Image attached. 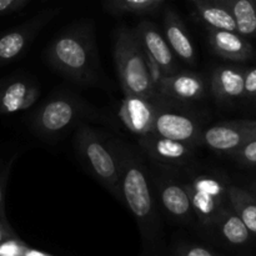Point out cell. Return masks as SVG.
Returning a JSON list of instances; mask_svg holds the SVG:
<instances>
[{
  "instance_id": "1",
  "label": "cell",
  "mask_w": 256,
  "mask_h": 256,
  "mask_svg": "<svg viewBox=\"0 0 256 256\" xmlns=\"http://www.w3.org/2000/svg\"><path fill=\"white\" fill-rule=\"evenodd\" d=\"M46 60L72 82L88 84L96 80L99 58L92 22H74L60 32L48 46Z\"/></svg>"
},
{
  "instance_id": "2",
  "label": "cell",
  "mask_w": 256,
  "mask_h": 256,
  "mask_svg": "<svg viewBox=\"0 0 256 256\" xmlns=\"http://www.w3.org/2000/svg\"><path fill=\"white\" fill-rule=\"evenodd\" d=\"M122 168V202L135 218L145 242H152L160 232L156 205L152 196L148 172L142 162L124 148L116 149Z\"/></svg>"
},
{
  "instance_id": "3",
  "label": "cell",
  "mask_w": 256,
  "mask_h": 256,
  "mask_svg": "<svg viewBox=\"0 0 256 256\" xmlns=\"http://www.w3.org/2000/svg\"><path fill=\"white\" fill-rule=\"evenodd\" d=\"M114 60L124 95H140L156 99L146 66V58L135 29L122 26L114 40Z\"/></svg>"
},
{
  "instance_id": "4",
  "label": "cell",
  "mask_w": 256,
  "mask_h": 256,
  "mask_svg": "<svg viewBox=\"0 0 256 256\" xmlns=\"http://www.w3.org/2000/svg\"><path fill=\"white\" fill-rule=\"evenodd\" d=\"M76 150L95 178L122 202L120 168L116 149H110L102 138L88 125H80L75 135Z\"/></svg>"
},
{
  "instance_id": "5",
  "label": "cell",
  "mask_w": 256,
  "mask_h": 256,
  "mask_svg": "<svg viewBox=\"0 0 256 256\" xmlns=\"http://www.w3.org/2000/svg\"><path fill=\"white\" fill-rule=\"evenodd\" d=\"M80 110L79 102L72 98H52L35 112L32 120V130L40 136H56L74 124Z\"/></svg>"
},
{
  "instance_id": "6",
  "label": "cell",
  "mask_w": 256,
  "mask_h": 256,
  "mask_svg": "<svg viewBox=\"0 0 256 256\" xmlns=\"http://www.w3.org/2000/svg\"><path fill=\"white\" fill-rule=\"evenodd\" d=\"M152 134L188 142L194 146L202 144V128L192 115L168 106L162 96L156 99V114L152 129Z\"/></svg>"
},
{
  "instance_id": "7",
  "label": "cell",
  "mask_w": 256,
  "mask_h": 256,
  "mask_svg": "<svg viewBox=\"0 0 256 256\" xmlns=\"http://www.w3.org/2000/svg\"><path fill=\"white\" fill-rule=\"evenodd\" d=\"M256 136V120H235L215 124L202 130L200 142L212 152L232 155Z\"/></svg>"
},
{
  "instance_id": "8",
  "label": "cell",
  "mask_w": 256,
  "mask_h": 256,
  "mask_svg": "<svg viewBox=\"0 0 256 256\" xmlns=\"http://www.w3.org/2000/svg\"><path fill=\"white\" fill-rule=\"evenodd\" d=\"M56 14V10H46L29 22L15 26L0 35V66L19 59L28 50L38 32Z\"/></svg>"
},
{
  "instance_id": "9",
  "label": "cell",
  "mask_w": 256,
  "mask_h": 256,
  "mask_svg": "<svg viewBox=\"0 0 256 256\" xmlns=\"http://www.w3.org/2000/svg\"><path fill=\"white\" fill-rule=\"evenodd\" d=\"M139 145L149 158L162 164H186L194 158V145L160 136L152 132L140 135Z\"/></svg>"
},
{
  "instance_id": "10",
  "label": "cell",
  "mask_w": 256,
  "mask_h": 256,
  "mask_svg": "<svg viewBox=\"0 0 256 256\" xmlns=\"http://www.w3.org/2000/svg\"><path fill=\"white\" fill-rule=\"evenodd\" d=\"M158 94L162 99L184 104L199 102L205 95V82L194 72H176L162 80Z\"/></svg>"
},
{
  "instance_id": "11",
  "label": "cell",
  "mask_w": 256,
  "mask_h": 256,
  "mask_svg": "<svg viewBox=\"0 0 256 256\" xmlns=\"http://www.w3.org/2000/svg\"><path fill=\"white\" fill-rule=\"evenodd\" d=\"M156 99L152 100L140 95H125L120 105L119 118L128 130L139 136L152 132L156 114Z\"/></svg>"
},
{
  "instance_id": "12",
  "label": "cell",
  "mask_w": 256,
  "mask_h": 256,
  "mask_svg": "<svg viewBox=\"0 0 256 256\" xmlns=\"http://www.w3.org/2000/svg\"><path fill=\"white\" fill-rule=\"evenodd\" d=\"M135 32L139 38L142 50L162 66L166 76L178 72L175 54L170 49L165 36L160 32L154 22L149 20H142L135 28Z\"/></svg>"
},
{
  "instance_id": "13",
  "label": "cell",
  "mask_w": 256,
  "mask_h": 256,
  "mask_svg": "<svg viewBox=\"0 0 256 256\" xmlns=\"http://www.w3.org/2000/svg\"><path fill=\"white\" fill-rule=\"evenodd\" d=\"M208 39L212 52L225 60L242 62L254 55V48L249 40L238 32L208 29Z\"/></svg>"
},
{
  "instance_id": "14",
  "label": "cell",
  "mask_w": 256,
  "mask_h": 256,
  "mask_svg": "<svg viewBox=\"0 0 256 256\" xmlns=\"http://www.w3.org/2000/svg\"><path fill=\"white\" fill-rule=\"evenodd\" d=\"M245 69L235 65H220L215 68L210 79V89L220 102L242 99L244 95Z\"/></svg>"
},
{
  "instance_id": "15",
  "label": "cell",
  "mask_w": 256,
  "mask_h": 256,
  "mask_svg": "<svg viewBox=\"0 0 256 256\" xmlns=\"http://www.w3.org/2000/svg\"><path fill=\"white\" fill-rule=\"evenodd\" d=\"M164 36L170 49L186 64H196V50L190 39L189 32L175 10L166 9L164 15Z\"/></svg>"
},
{
  "instance_id": "16",
  "label": "cell",
  "mask_w": 256,
  "mask_h": 256,
  "mask_svg": "<svg viewBox=\"0 0 256 256\" xmlns=\"http://www.w3.org/2000/svg\"><path fill=\"white\" fill-rule=\"evenodd\" d=\"M159 202L165 212L179 222H190L194 215L189 194L184 184L164 179L156 186Z\"/></svg>"
},
{
  "instance_id": "17",
  "label": "cell",
  "mask_w": 256,
  "mask_h": 256,
  "mask_svg": "<svg viewBox=\"0 0 256 256\" xmlns=\"http://www.w3.org/2000/svg\"><path fill=\"white\" fill-rule=\"evenodd\" d=\"M39 88L26 80H12L0 86V114L26 110L39 98Z\"/></svg>"
},
{
  "instance_id": "18",
  "label": "cell",
  "mask_w": 256,
  "mask_h": 256,
  "mask_svg": "<svg viewBox=\"0 0 256 256\" xmlns=\"http://www.w3.org/2000/svg\"><path fill=\"white\" fill-rule=\"evenodd\" d=\"M192 202V212L204 226H214L220 212L224 208V198H218L194 189L190 184H185Z\"/></svg>"
},
{
  "instance_id": "19",
  "label": "cell",
  "mask_w": 256,
  "mask_h": 256,
  "mask_svg": "<svg viewBox=\"0 0 256 256\" xmlns=\"http://www.w3.org/2000/svg\"><path fill=\"white\" fill-rule=\"evenodd\" d=\"M192 2L208 29L236 32L234 16L225 5L214 0H194Z\"/></svg>"
},
{
  "instance_id": "20",
  "label": "cell",
  "mask_w": 256,
  "mask_h": 256,
  "mask_svg": "<svg viewBox=\"0 0 256 256\" xmlns=\"http://www.w3.org/2000/svg\"><path fill=\"white\" fill-rule=\"evenodd\" d=\"M214 228L219 232L222 239L235 246H242L248 244L252 239V232L248 230L239 215L232 208L224 206L215 222Z\"/></svg>"
},
{
  "instance_id": "21",
  "label": "cell",
  "mask_w": 256,
  "mask_h": 256,
  "mask_svg": "<svg viewBox=\"0 0 256 256\" xmlns=\"http://www.w3.org/2000/svg\"><path fill=\"white\" fill-rule=\"evenodd\" d=\"M226 199L230 208L256 238V198L248 189L232 185L226 190Z\"/></svg>"
},
{
  "instance_id": "22",
  "label": "cell",
  "mask_w": 256,
  "mask_h": 256,
  "mask_svg": "<svg viewBox=\"0 0 256 256\" xmlns=\"http://www.w3.org/2000/svg\"><path fill=\"white\" fill-rule=\"evenodd\" d=\"M225 5L232 14L236 32L242 36L256 38V2L252 0H214Z\"/></svg>"
},
{
  "instance_id": "23",
  "label": "cell",
  "mask_w": 256,
  "mask_h": 256,
  "mask_svg": "<svg viewBox=\"0 0 256 256\" xmlns=\"http://www.w3.org/2000/svg\"><path fill=\"white\" fill-rule=\"evenodd\" d=\"M164 0H106V8L112 12L145 14L156 9Z\"/></svg>"
},
{
  "instance_id": "24",
  "label": "cell",
  "mask_w": 256,
  "mask_h": 256,
  "mask_svg": "<svg viewBox=\"0 0 256 256\" xmlns=\"http://www.w3.org/2000/svg\"><path fill=\"white\" fill-rule=\"evenodd\" d=\"M194 189L200 190L206 194L214 195L218 198H226V190L228 188L224 186L222 182L216 178L212 176H198L190 182Z\"/></svg>"
},
{
  "instance_id": "25",
  "label": "cell",
  "mask_w": 256,
  "mask_h": 256,
  "mask_svg": "<svg viewBox=\"0 0 256 256\" xmlns=\"http://www.w3.org/2000/svg\"><path fill=\"white\" fill-rule=\"evenodd\" d=\"M232 156L242 166L256 169V136L242 145Z\"/></svg>"
},
{
  "instance_id": "26",
  "label": "cell",
  "mask_w": 256,
  "mask_h": 256,
  "mask_svg": "<svg viewBox=\"0 0 256 256\" xmlns=\"http://www.w3.org/2000/svg\"><path fill=\"white\" fill-rule=\"evenodd\" d=\"M145 58H146V66H148V72H149V78H150V82H152V86H154L155 92H159L160 89V85H162V80L166 78V74L164 72V70L162 69L159 64L152 59L150 55H148L145 52ZM159 95V94H158Z\"/></svg>"
},
{
  "instance_id": "27",
  "label": "cell",
  "mask_w": 256,
  "mask_h": 256,
  "mask_svg": "<svg viewBox=\"0 0 256 256\" xmlns=\"http://www.w3.org/2000/svg\"><path fill=\"white\" fill-rule=\"evenodd\" d=\"M246 100H255L256 98V68L245 69L244 95Z\"/></svg>"
},
{
  "instance_id": "28",
  "label": "cell",
  "mask_w": 256,
  "mask_h": 256,
  "mask_svg": "<svg viewBox=\"0 0 256 256\" xmlns=\"http://www.w3.org/2000/svg\"><path fill=\"white\" fill-rule=\"evenodd\" d=\"M179 256H216L212 250L200 245H188L182 246L179 252Z\"/></svg>"
},
{
  "instance_id": "29",
  "label": "cell",
  "mask_w": 256,
  "mask_h": 256,
  "mask_svg": "<svg viewBox=\"0 0 256 256\" xmlns=\"http://www.w3.org/2000/svg\"><path fill=\"white\" fill-rule=\"evenodd\" d=\"M29 0H0V16L22 9Z\"/></svg>"
},
{
  "instance_id": "30",
  "label": "cell",
  "mask_w": 256,
  "mask_h": 256,
  "mask_svg": "<svg viewBox=\"0 0 256 256\" xmlns=\"http://www.w3.org/2000/svg\"><path fill=\"white\" fill-rule=\"evenodd\" d=\"M9 240H16V235H15L14 230L10 228L8 219L0 218V245L9 242Z\"/></svg>"
},
{
  "instance_id": "31",
  "label": "cell",
  "mask_w": 256,
  "mask_h": 256,
  "mask_svg": "<svg viewBox=\"0 0 256 256\" xmlns=\"http://www.w3.org/2000/svg\"><path fill=\"white\" fill-rule=\"evenodd\" d=\"M0 218H2V219H6V214H5L4 184H2V179H0Z\"/></svg>"
},
{
  "instance_id": "32",
  "label": "cell",
  "mask_w": 256,
  "mask_h": 256,
  "mask_svg": "<svg viewBox=\"0 0 256 256\" xmlns=\"http://www.w3.org/2000/svg\"><path fill=\"white\" fill-rule=\"evenodd\" d=\"M248 190H249V192H252V194L254 195V196L256 198V182H252V184L250 185V186H249V189H248Z\"/></svg>"
},
{
  "instance_id": "33",
  "label": "cell",
  "mask_w": 256,
  "mask_h": 256,
  "mask_svg": "<svg viewBox=\"0 0 256 256\" xmlns=\"http://www.w3.org/2000/svg\"><path fill=\"white\" fill-rule=\"evenodd\" d=\"M189 2H194V0H189Z\"/></svg>"
},
{
  "instance_id": "34",
  "label": "cell",
  "mask_w": 256,
  "mask_h": 256,
  "mask_svg": "<svg viewBox=\"0 0 256 256\" xmlns=\"http://www.w3.org/2000/svg\"><path fill=\"white\" fill-rule=\"evenodd\" d=\"M252 2H256V0H252Z\"/></svg>"
},
{
  "instance_id": "35",
  "label": "cell",
  "mask_w": 256,
  "mask_h": 256,
  "mask_svg": "<svg viewBox=\"0 0 256 256\" xmlns=\"http://www.w3.org/2000/svg\"><path fill=\"white\" fill-rule=\"evenodd\" d=\"M255 102H256V98H255Z\"/></svg>"
}]
</instances>
